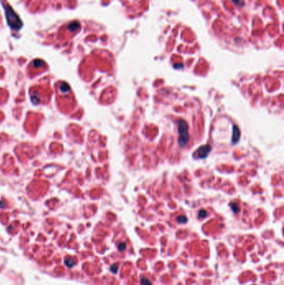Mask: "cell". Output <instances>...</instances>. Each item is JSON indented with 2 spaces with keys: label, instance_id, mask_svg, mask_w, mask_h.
Masks as SVG:
<instances>
[{
  "label": "cell",
  "instance_id": "277c9868",
  "mask_svg": "<svg viewBox=\"0 0 284 285\" xmlns=\"http://www.w3.org/2000/svg\"><path fill=\"white\" fill-rule=\"evenodd\" d=\"M240 138V130L238 127H233V137H232V142L236 143Z\"/></svg>",
  "mask_w": 284,
  "mask_h": 285
},
{
  "label": "cell",
  "instance_id": "ba28073f",
  "mask_svg": "<svg viewBox=\"0 0 284 285\" xmlns=\"http://www.w3.org/2000/svg\"><path fill=\"white\" fill-rule=\"evenodd\" d=\"M207 215H208V213L205 211V210H201V211H199V214H198V216H199V218H201V219L205 218Z\"/></svg>",
  "mask_w": 284,
  "mask_h": 285
},
{
  "label": "cell",
  "instance_id": "7a4b0ae2",
  "mask_svg": "<svg viewBox=\"0 0 284 285\" xmlns=\"http://www.w3.org/2000/svg\"><path fill=\"white\" fill-rule=\"evenodd\" d=\"M178 134H179V137L178 139V144L180 147H185L189 141V132H188L189 125L186 123V121L180 119L178 123Z\"/></svg>",
  "mask_w": 284,
  "mask_h": 285
},
{
  "label": "cell",
  "instance_id": "9c48e42d",
  "mask_svg": "<svg viewBox=\"0 0 284 285\" xmlns=\"http://www.w3.org/2000/svg\"><path fill=\"white\" fill-rule=\"evenodd\" d=\"M126 249V244L124 243H120L119 245H118V249L120 250V251H123Z\"/></svg>",
  "mask_w": 284,
  "mask_h": 285
},
{
  "label": "cell",
  "instance_id": "8992f818",
  "mask_svg": "<svg viewBox=\"0 0 284 285\" xmlns=\"http://www.w3.org/2000/svg\"><path fill=\"white\" fill-rule=\"evenodd\" d=\"M231 207H232V210L235 213H238L239 212V208L238 207V204H236V203H231Z\"/></svg>",
  "mask_w": 284,
  "mask_h": 285
},
{
  "label": "cell",
  "instance_id": "5b68a950",
  "mask_svg": "<svg viewBox=\"0 0 284 285\" xmlns=\"http://www.w3.org/2000/svg\"><path fill=\"white\" fill-rule=\"evenodd\" d=\"M60 91L62 93H68L70 91V86L65 83H62L60 85Z\"/></svg>",
  "mask_w": 284,
  "mask_h": 285
},
{
  "label": "cell",
  "instance_id": "3957f363",
  "mask_svg": "<svg viewBox=\"0 0 284 285\" xmlns=\"http://www.w3.org/2000/svg\"><path fill=\"white\" fill-rule=\"evenodd\" d=\"M212 150V148H211L210 145H203L201 146L198 149L196 152V156L198 159H205V158H207L209 153Z\"/></svg>",
  "mask_w": 284,
  "mask_h": 285
},
{
  "label": "cell",
  "instance_id": "52a82bcc",
  "mask_svg": "<svg viewBox=\"0 0 284 285\" xmlns=\"http://www.w3.org/2000/svg\"><path fill=\"white\" fill-rule=\"evenodd\" d=\"M177 219H178V222L181 223H186L188 221V219H187V218H186L185 216H179Z\"/></svg>",
  "mask_w": 284,
  "mask_h": 285
},
{
  "label": "cell",
  "instance_id": "30bf717a",
  "mask_svg": "<svg viewBox=\"0 0 284 285\" xmlns=\"http://www.w3.org/2000/svg\"><path fill=\"white\" fill-rule=\"evenodd\" d=\"M141 283H142V285H151V283L147 279H142Z\"/></svg>",
  "mask_w": 284,
  "mask_h": 285
},
{
  "label": "cell",
  "instance_id": "7c38bea8",
  "mask_svg": "<svg viewBox=\"0 0 284 285\" xmlns=\"http://www.w3.org/2000/svg\"><path fill=\"white\" fill-rule=\"evenodd\" d=\"M117 267H116V265H113V267H112V269H111V270H112V273H116V272H117Z\"/></svg>",
  "mask_w": 284,
  "mask_h": 285
},
{
  "label": "cell",
  "instance_id": "8fae6325",
  "mask_svg": "<svg viewBox=\"0 0 284 285\" xmlns=\"http://www.w3.org/2000/svg\"><path fill=\"white\" fill-rule=\"evenodd\" d=\"M232 2L237 4H240L241 3H243V0H232Z\"/></svg>",
  "mask_w": 284,
  "mask_h": 285
},
{
  "label": "cell",
  "instance_id": "6da1fadb",
  "mask_svg": "<svg viewBox=\"0 0 284 285\" xmlns=\"http://www.w3.org/2000/svg\"><path fill=\"white\" fill-rule=\"evenodd\" d=\"M4 9H5V15L7 18V22L8 24L15 30H19L22 28L23 23L20 20L19 17L17 15V14L14 11V9L10 7V6L6 5L4 6Z\"/></svg>",
  "mask_w": 284,
  "mask_h": 285
}]
</instances>
